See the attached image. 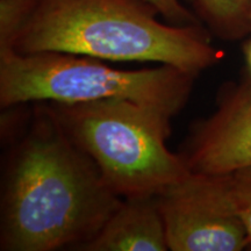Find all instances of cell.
Segmentation results:
<instances>
[{
    "label": "cell",
    "mask_w": 251,
    "mask_h": 251,
    "mask_svg": "<svg viewBox=\"0 0 251 251\" xmlns=\"http://www.w3.org/2000/svg\"><path fill=\"white\" fill-rule=\"evenodd\" d=\"M122 201L42 102L4 164L0 249L77 250Z\"/></svg>",
    "instance_id": "6da1fadb"
},
{
    "label": "cell",
    "mask_w": 251,
    "mask_h": 251,
    "mask_svg": "<svg viewBox=\"0 0 251 251\" xmlns=\"http://www.w3.org/2000/svg\"><path fill=\"white\" fill-rule=\"evenodd\" d=\"M147 0H1L0 48L153 62L199 75L222 57L197 26L158 20Z\"/></svg>",
    "instance_id": "7a4b0ae2"
},
{
    "label": "cell",
    "mask_w": 251,
    "mask_h": 251,
    "mask_svg": "<svg viewBox=\"0 0 251 251\" xmlns=\"http://www.w3.org/2000/svg\"><path fill=\"white\" fill-rule=\"evenodd\" d=\"M47 103L122 199L156 197L191 172L166 147L171 118L162 112L122 99Z\"/></svg>",
    "instance_id": "3957f363"
},
{
    "label": "cell",
    "mask_w": 251,
    "mask_h": 251,
    "mask_svg": "<svg viewBox=\"0 0 251 251\" xmlns=\"http://www.w3.org/2000/svg\"><path fill=\"white\" fill-rule=\"evenodd\" d=\"M196 77L170 65L121 70L89 56L51 51L18 54L0 48L2 108L28 102L77 103L122 99L172 118L186 105Z\"/></svg>",
    "instance_id": "277c9868"
},
{
    "label": "cell",
    "mask_w": 251,
    "mask_h": 251,
    "mask_svg": "<svg viewBox=\"0 0 251 251\" xmlns=\"http://www.w3.org/2000/svg\"><path fill=\"white\" fill-rule=\"evenodd\" d=\"M171 251H241L251 241L230 176L191 171L156 196Z\"/></svg>",
    "instance_id": "5b68a950"
},
{
    "label": "cell",
    "mask_w": 251,
    "mask_h": 251,
    "mask_svg": "<svg viewBox=\"0 0 251 251\" xmlns=\"http://www.w3.org/2000/svg\"><path fill=\"white\" fill-rule=\"evenodd\" d=\"M192 172L228 175L251 165V79L226 90L181 153Z\"/></svg>",
    "instance_id": "8992f818"
},
{
    "label": "cell",
    "mask_w": 251,
    "mask_h": 251,
    "mask_svg": "<svg viewBox=\"0 0 251 251\" xmlns=\"http://www.w3.org/2000/svg\"><path fill=\"white\" fill-rule=\"evenodd\" d=\"M77 250H169L164 222L156 197L124 199L99 233Z\"/></svg>",
    "instance_id": "52a82bcc"
},
{
    "label": "cell",
    "mask_w": 251,
    "mask_h": 251,
    "mask_svg": "<svg viewBox=\"0 0 251 251\" xmlns=\"http://www.w3.org/2000/svg\"><path fill=\"white\" fill-rule=\"evenodd\" d=\"M197 4L218 35L235 40L251 31V0H197Z\"/></svg>",
    "instance_id": "ba28073f"
},
{
    "label": "cell",
    "mask_w": 251,
    "mask_h": 251,
    "mask_svg": "<svg viewBox=\"0 0 251 251\" xmlns=\"http://www.w3.org/2000/svg\"><path fill=\"white\" fill-rule=\"evenodd\" d=\"M236 208L251 241V165L229 174Z\"/></svg>",
    "instance_id": "9c48e42d"
},
{
    "label": "cell",
    "mask_w": 251,
    "mask_h": 251,
    "mask_svg": "<svg viewBox=\"0 0 251 251\" xmlns=\"http://www.w3.org/2000/svg\"><path fill=\"white\" fill-rule=\"evenodd\" d=\"M164 17L177 26H197L196 18L184 5V0H147Z\"/></svg>",
    "instance_id": "30bf717a"
},
{
    "label": "cell",
    "mask_w": 251,
    "mask_h": 251,
    "mask_svg": "<svg viewBox=\"0 0 251 251\" xmlns=\"http://www.w3.org/2000/svg\"><path fill=\"white\" fill-rule=\"evenodd\" d=\"M246 57H247V63H248V68L251 72V40L249 41V43L246 46Z\"/></svg>",
    "instance_id": "8fae6325"
}]
</instances>
